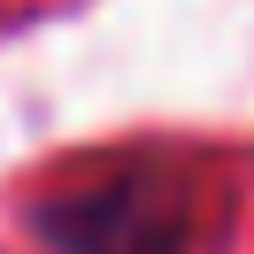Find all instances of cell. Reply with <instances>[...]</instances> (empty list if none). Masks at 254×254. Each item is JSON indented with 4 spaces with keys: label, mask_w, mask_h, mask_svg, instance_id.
Listing matches in <instances>:
<instances>
[{
    "label": "cell",
    "mask_w": 254,
    "mask_h": 254,
    "mask_svg": "<svg viewBox=\"0 0 254 254\" xmlns=\"http://www.w3.org/2000/svg\"><path fill=\"white\" fill-rule=\"evenodd\" d=\"M23 223L47 254H192L200 177L170 154H124L39 192Z\"/></svg>",
    "instance_id": "cell-1"
}]
</instances>
